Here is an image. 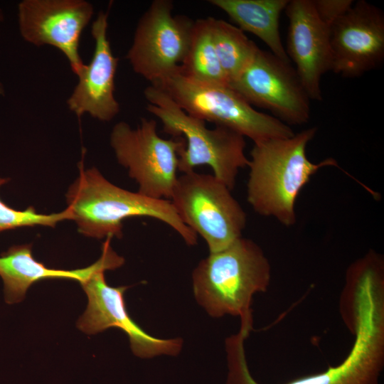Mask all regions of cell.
Segmentation results:
<instances>
[{"mask_svg": "<svg viewBox=\"0 0 384 384\" xmlns=\"http://www.w3.org/2000/svg\"><path fill=\"white\" fill-rule=\"evenodd\" d=\"M315 11L329 29L353 4V0H312Z\"/></svg>", "mask_w": 384, "mask_h": 384, "instance_id": "44dd1931", "label": "cell"}, {"mask_svg": "<svg viewBox=\"0 0 384 384\" xmlns=\"http://www.w3.org/2000/svg\"><path fill=\"white\" fill-rule=\"evenodd\" d=\"M179 70L194 80L229 85L213 45L210 17L194 21L188 49Z\"/></svg>", "mask_w": 384, "mask_h": 384, "instance_id": "ac0fdd59", "label": "cell"}, {"mask_svg": "<svg viewBox=\"0 0 384 384\" xmlns=\"http://www.w3.org/2000/svg\"><path fill=\"white\" fill-rule=\"evenodd\" d=\"M110 141L117 162L137 182V192L153 199H170L178 178V153L185 146L183 137L162 138L156 120L142 118L135 129L125 122L117 123Z\"/></svg>", "mask_w": 384, "mask_h": 384, "instance_id": "ba28073f", "label": "cell"}, {"mask_svg": "<svg viewBox=\"0 0 384 384\" xmlns=\"http://www.w3.org/2000/svg\"><path fill=\"white\" fill-rule=\"evenodd\" d=\"M79 170L66 201L81 234L97 239L121 238L124 220L148 217L171 227L186 245L197 243V235L183 223L169 200L153 199L119 188L96 168L85 169L82 163Z\"/></svg>", "mask_w": 384, "mask_h": 384, "instance_id": "277c9868", "label": "cell"}, {"mask_svg": "<svg viewBox=\"0 0 384 384\" xmlns=\"http://www.w3.org/2000/svg\"><path fill=\"white\" fill-rule=\"evenodd\" d=\"M316 132L311 127L290 137L254 142L247 164V201L255 213L284 226L294 225L295 203L304 186L320 169L338 167L331 157L317 164L307 158V145Z\"/></svg>", "mask_w": 384, "mask_h": 384, "instance_id": "7a4b0ae2", "label": "cell"}, {"mask_svg": "<svg viewBox=\"0 0 384 384\" xmlns=\"http://www.w3.org/2000/svg\"><path fill=\"white\" fill-rule=\"evenodd\" d=\"M4 16L2 9L0 8V23L4 21Z\"/></svg>", "mask_w": 384, "mask_h": 384, "instance_id": "603a6c76", "label": "cell"}, {"mask_svg": "<svg viewBox=\"0 0 384 384\" xmlns=\"http://www.w3.org/2000/svg\"><path fill=\"white\" fill-rule=\"evenodd\" d=\"M107 28L108 12L101 11L91 27L95 41L92 59L78 73V82L67 100L70 110L78 117L88 113L100 121L109 122L120 110L114 97V78L119 59L113 55Z\"/></svg>", "mask_w": 384, "mask_h": 384, "instance_id": "9a60e30c", "label": "cell"}, {"mask_svg": "<svg viewBox=\"0 0 384 384\" xmlns=\"http://www.w3.org/2000/svg\"><path fill=\"white\" fill-rule=\"evenodd\" d=\"M289 0H210L223 11L243 32L260 38L273 55L291 63L283 46L279 19Z\"/></svg>", "mask_w": 384, "mask_h": 384, "instance_id": "e0dca14e", "label": "cell"}, {"mask_svg": "<svg viewBox=\"0 0 384 384\" xmlns=\"http://www.w3.org/2000/svg\"><path fill=\"white\" fill-rule=\"evenodd\" d=\"M332 69L346 78H359L384 60V13L365 0L352 6L330 28Z\"/></svg>", "mask_w": 384, "mask_h": 384, "instance_id": "7c38bea8", "label": "cell"}, {"mask_svg": "<svg viewBox=\"0 0 384 384\" xmlns=\"http://www.w3.org/2000/svg\"><path fill=\"white\" fill-rule=\"evenodd\" d=\"M4 92H5V91H4V85H3L2 82H1V80H0V98H1L2 96H4Z\"/></svg>", "mask_w": 384, "mask_h": 384, "instance_id": "7402d4cb", "label": "cell"}, {"mask_svg": "<svg viewBox=\"0 0 384 384\" xmlns=\"http://www.w3.org/2000/svg\"><path fill=\"white\" fill-rule=\"evenodd\" d=\"M154 86L166 91L189 115L230 129L253 142L294 134L290 126L255 110L230 85L194 80L178 70Z\"/></svg>", "mask_w": 384, "mask_h": 384, "instance_id": "8992f818", "label": "cell"}, {"mask_svg": "<svg viewBox=\"0 0 384 384\" xmlns=\"http://www.w3.org/2000/svg\"><path fill=\"white\" fill-rule=\"evenodd\" d=\"M271 266L260 246L242 236L227 247L209 252L192 272L194 297L212 317L238 316L240 327L252 331L255 294L265 292Z\"/></svg>", "mask_w": 384, "mask_h": 384, "instance_id": "3957f363", "label": "cell"}, {"mask_svg": "<svg viewBox=\"0 0 384 384\" xmlns=\"http://www.w3.org/2000/svg\"><path fill=\"white\" fill-rule=\"evenodd\" d=\"M144 95L149 102L147 111L160 120L163 132L185 140L178 153V171L186 173L207 165L232 191L240 169L247 167L249 161L245 137L225 127L208 128L205 121L187 114L159 87H146Z\"/></svg>", "mask_w": 384, "mask_h": 384, "instance_id": "5b68a950", "label": "cell"}, {"mask_svg": "<svg viewBox=\"0 0 384 384\" xmlns=\"http://www.w3.org/2000/svg\"><path fill=\"white\" fill-rule=\"evenodd\" d=\"M111 239L107 238L102 243V255L95 263L70 270L48 268L37 261L33 257L30 244L11 247L0 255V276L4 282L6 302H21L28 288L40 280L65 279L82 284L98 271L115 270L122 266L124 259L113 250Z\"/></svg>", "mask_w": 384, "mask_h": 384, "instance_id": "2e32d148", "label": "cell"}, {"mask_svg": "<svg viewBox=\"0 0 384 384\" xmlns=\"http://www.w3.org/2000/svg\"><path fill=\"white\" fill-rule=\"evenodd\" d=\"M170 0H154L141 16L126 58L133 70L158 85L178 72L186 55L194 21L173 15Z\"/></svg>", "mask_w": 384, "mask_h": 384, "instance_id": "9c48e42d", "label": "cell"}, {"mask_svg": "<svg viewBox=\"0 0 384 384\" xmlns=\"http://www.w3.org/2000/svg\"><path fill=\"white\" fill-rule=\"evenodd\" d=\"M339 309L354 337L348 355L336 366L285 384H380L384 368V287L371 283L355 285L341 297ZM245 341L239 334L225 340L226 384H259L249 370Z\"/></svg>", "mask_w": 384, "mask_h": 384, "instance_id": "6da1fadb", "label": "cell"}, {"mask_svg": "<svg viewBox=\"0 0 384 384\" xmlns=\"http://www.w3.org/2000/svg\"><path fill=\"white\" fill-rule=\"evenodd\" d=\"M93 11L92 5L85 0H23L18 4L19 32L30 43L60 50L78 75L85 65L79 53L80 38Z\"/></svg>", "mask_w": 384, "mask_h": 384, "instance_id": "8fae6325", "label": "cell"}, {"mask_svg": "<svg viewBox=\"0 0 384 384\" xmlns=\"http://www.w3.org/2000/svg\"><path fill=\"white\" fill-rule=\"evenodd\" d=\"M287 55L310 100L321 101L322 76L332 69L330 29L319 19L312 0H290Z\"/></svg>", "mask_w": 384, "mask_h": 384, "instance_id": "5bb4252c", "label": "cell"}, {"mask_svg": "<svg viewBox=\"0 0 384 384\" xmlns=\"http://www.w3.org/2000/svg\"><path fill=\"white\" fill-rule=\"evenodd\" d=\"M104 273L98 271L80 284L87 297V306L77 322L78 328L88 335L110 327L119 328L128 336L133 353L141 358L178 355L183 341L159 338L144 331L127 310L124 294L127 287L110 286Z\"/></svg>", "mask_w": 384, "mask_h": 384, "instance_id": "4fadbf2b", "label": "cell"}, {"mask_svg": "<svg viewBox=\"0 0 384 384\" xmlns=\"http://www.w3.org/2000/svg\"><path fill=\"white\" fill-rule=\"evenodd\" d=\"M169 201L183 223L218 252L242 237L247 215L231 190L213 174L178 176Z\"/></svg>", "mask_w": 384, "mask_h": 384, "instance_id": "52a82bcc", "label": "cell"}, {"mask_svg": "<svg viewBox=\"0 0 384 384\" xmlns=\"http://www.w3.org/2000/svg\"><path fill=\"white\" fill-rule=\"evenodd\" d=\"M9 181L8 178H0V186ZM65 220H73L72 213L68 208L60 213L42 214L37 213L31 206L23 210H16L0 199V232L36 225L55 227L58 223Z\"/></svg>", "mask_w": 384, "mask_h": 384, "instance_id": "ffe728a7", "label": "cell"}, {"mask_svg": "<svg viewBox=\"0 0 384 384\" xmlns=\"http://www.w3.org/2000/svg\"><path fill=\"white\" fill-rule=\"evenodd\" d=\"M229 85L252 106L270 111L289 126L304 124L310 119V98L294 68L271 52L259 48Z\"/></svg>", "mask_w": 384, "mask_h": 384, "instance_id": "30bf717a", "label": "cell"}, {"mask_svg": "<svg viewBox=\"0 0 384 384\" xmlns=\"http://www.w3.org/2000/svg\"><path fill=\"white\" fill-rule=\"evenodd\" d=\"M213 45L229 84L248 66L259 47L238 26L210 17Z\"/></svg>", "mask_w": 384, "mask_h": 384, "instance_id": "d6986e66", "label": "cell"}]
</instances>
